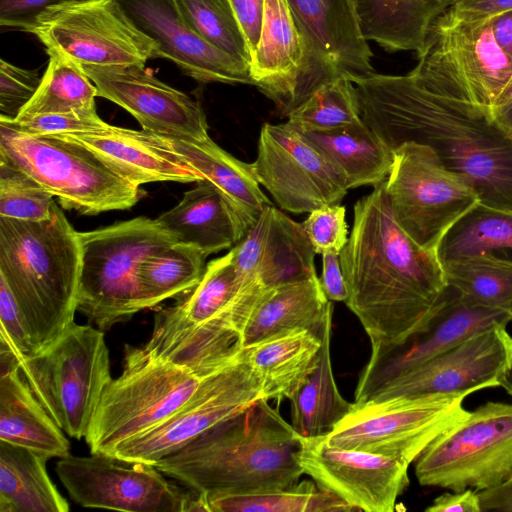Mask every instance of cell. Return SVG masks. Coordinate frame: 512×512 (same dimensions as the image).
Listing matches in <instances>:
<instances>
[{
  "label": "cell",
  "instance_id": "cell-1",
  "mask_svg": "<svg viewBox=\"0 0 512 512\" xmlns=\"http://www.w3.org/2000/svg\"><path fill=\"white\" fill-rule=\"evenodd\" d=\"M339 254L347 307L359 319L371 355L397 348L428 330L448 299L442 264L395 220L385 181L360 198Z\"/></svg>",
  "mask_w": 512,
  "mask_h": 512
},
{
  "label": "cell",
  "instance_id": "cell-2",
  "mask_svg": "<svg viewBox=\"0 0 512 512\" xmlns=\"http://www.w3.org/2000/svg\"><path fill=\"white\" fill-rule=\"evenodd\" d=\"M350 80L362 120L392 150L404 142L429 146L481 204L512 211V134L490 111L434 92L409 73Z\"/></svg>",
  "mask_w": 512,
  "mask_h": 512
},
{
  "label": "cell",
  "instance_id": "cell-3",
  "mask_svg": "<svg viewBox=\"0 0 512 512\" xmlns=\"http://www.w3.org/2000/svg\"><path fill=\"white\" fill-rule=\"evenodd\" d=\"M302 436L261 398L154 466L206 496L288 488L304 474Z\"/></svg>",
  "mask_w": 512,
  "mask_h": 512
},
{
  "label": "cell",
  "instance_id": "cell-4",
  "mask_svg": "<svg viewBox=\"0 0 512 512\" xmlns=\"http://www.w3.org/2000/svg\"><path fill=\"white\" fill-rule=\"evenodd\" d=\"M81 265L80 232L56 202L45 220L0 217V279L8 285L37 353L74 322Z\"/></svg>",
  "mask_w": 512,
  "mask_h": 512
},
{
  "label": "cell",
  "instance_id": "cell-5",
  "mask_svg": "<svg viewBox=\"0 0 512 512\" xmlns=\"http://www.w3.org/2000/svg\"><path fill=\"white\" fill-rule=\"evenodd\" d=\"M0 161L28 174L66 210L97 215L133 207L145 194L92 151L60 135H31L0 120Z\"/></svg>",
  "mask_w": 512,
  "mask_h": 512
},
{
  "label": "cell",
  "instance_id": "cell-6",
  "mask_svg": "<svg viewBox=\"0 0 512 512\" xmlns=\"http://www.w3.org/2000/svg\"><path fill=\"white\" fill-rule=\"evenodd\" d=\"M80 239L77 311L104 332L146 309L138 280L140 264L175 242L156 219L136 217L80 232Z\"/></svg>",
  "mask_w": 512,
  "mask_h": 512
},
{
  "label": "cell",
  "instance_id": "cell-7",
  "mask_svg": "<svg viewBox=\"0 0 512 512\" xmlns=\"http://www.w3.org/2000/svg\"><path fill=\"white\" fill-rule=\"evenodd\" d=\"M207 377L154 357L144 347L125 345L123 371L104 388L85 436L90 452L109 454L121 442L160 424Z\"/></svg>",
  "mask_w": 512,
  "mask_h": 512
},
{
  "label": "cell",
  "instance_id": "cell-8",
  "mask_svg": "<svg viewBox=\"0 0 512 512\" xmlns=\"http://www.w3.org/2000/svg\"><path fill=\"white\" fill-rule=\"evenodd\" d=\"M34 396L70 437L85 438L111 380L104 332L72 322L48 347L19 361Z\"/></svg>",
  "mask_w": 512,
  "mask_h": 512
},
{
  "label": "cell",
  "instance_id": "cell-9",
  "mask_svg": "<svg viewBox=\"0 0 512 512\" xmlns=\"http://www.w3.org/2000/svg\"><path fill=\"white\" fill-rule=\"evenodd\" d=\"M409 74L424 87L491 112L512 76L491 20H466L449 8L432 24Z\"/></svg>",
  "mask_w": 512,
  "mask_h": 512
},
{
  "label": "cell",
  "instance_id": "cell-10",
  "mask_svg": "<svg viewBox=\"0 0 512 512\" xmlns=\"http://www.w3.org/2000/svg\"><path fill=\"white\" fill-rule=\"evenodd\" d=\"M468 395L425 393L353 402L352 410L323 439L331 447L374 453L409 466L468 415L463 406Z\"/></svg>",
  "mask_w": 512,
  "mask_h": 512
},
{
  "label": "cell",
  "instance_id": "cell-11",
  "mask_svg": "<svg viewBox=\"0 0 512 512\" xmlns=\"http://www.w3.org/2000/svg\"><path fill=\"white\" fill-rule=\"evenodd\" d=\"M423 486L478 492L512 475V404L489 401L440 434L415 460Z\"/></svg>",
  "mask_w": 512,
  "mask_h": 512
},
{
  "label": "cell",
  "instance_id": "cell-12",
  "mask_svg": "<svg viewBox=\"0 0 512 512\" xmlns=\"http://www.w3.org/2000/svg\"><path fill=\"white\" fill-rule=\"evenodd\" d=\"M385 191L400 227L422 248L436 249L451 227L480 203L476 191L427 145L393 149Z\"/></svg>",
  "mask_w": 512,
  "mask_h": 512
},
{
  "label": "cell",
  "instance_id": "cell-13",
  "mask_svg": "<svg viewBox=\"0 0 512 512\" xmlns=\"http://www.w3.org/2000/svg\"><path fill=\"white\" fill-rule=\"evenodd\" d=\"M251 164L278 206L295 214L339 204L349 190L341 169L289 121L262 126Z\"/></svg>",
  "mask_w": 512,
  "mask_h": 512
},
{
  "label": "cell",
  "instance_id": "cell-14",
  "mask_svg": "<svg viewBox=\"0 0 512 512\" xmlns=\"http://www.w3.org/2000/svg\"><path fill=\"white\" fill-rule=\"evenodd\" d=\"M80 66H144L158 57L155 44L114 0H91L43 13L28 30Z\"/></svg>",
  "mask_w": 512,
  "mask_h": 512
},
{
  "label": "cell",
  "instance_id": "cell-15",
  "mask_svg": "<svg viewBox=\"0 0 512 512\" xmlns=\"http://www.w3.org/2000/svg\"><path fill=\"white\" fill-rule=\"evenodd\" d=\"M261 398L256 377L239 359L208 376L194 396L170 417L121 442L108 455L154 465Z\"/></svg>",
  "mask_w": 512,
  "mask_h": 512
},
{
  "label": "cell",
  "instance_id": "cell-16",
  "mask_svg": "<svg viewBox=\"0 0 512 512\" xmlns=\"http://www.w3.org/2000/svg\"><path fill=\"white\" fill-rule=\"evenodd\" d=\"M55 469L73 501L85 508L185 512L189 491L167 481L152 464L91 453L60 458Z\"/></svg>",
  "mask_w": 512,
  "mask_h": 512
},
{
  "label": "cell",
  "instance_id": "cell-17",
  "mask_svg": "<svg viewBox=\"0 0 512 512\" xmlns=\"http://www.w3.org/2000/svg\"><path fill=\"white\" fill-rule=\"evenodd\" d=\"M506 326L494 324L471 335L387 382L369 399L504 388L512 371V336Z\"/></svg>",
  "mask_w": 512,
  "mask_h": 512
},
{
  "label": "cell",
  "instance_id": "cell-18",
  "mask_svg": "<svg viewBox=\"0 0 512 512\" xmlns=\"http://www.w3.org/2000/svg\"><path fill=\"white\" fill-rule=\"evenodd\" d=\"M316 485L366 512H393L409 485L408 465L386 456L328 446L323 436L302 437L296 455Z\"/></svg>",
  "mask_w": 512,
  "mask_h": 512
},
{
  "label": "cell",
  "instance_id": "cell-19",
  "mask_svg": "<svg viewBox=\"0 0 512 512\" xmlns=\"http://www.w3.org/2000/svg\"><path fill=\"white\" fill-rule=\"evenodd\" d=\"M306 51V100L324 84L374 72L352 0H286ZM305 100V101H306Z\"/></svg>",
  "mask_w": 512,
  "mask_h": 512
},
{
  "label": "cell",
  "instance_id": "cell-20",
  "mask_svg": "<svg viewBox=\"0 0 512 512\" xmlns=\"http://www.w3.org/2000/svg\"><path fill=\"white\" fill-rule=\"evenodd\" d=\"M98 96L128 111L142 129L176 137H208L201 104L163 83L141 65L81 66Z\"/></svg>",
  "mask_w": 512,
  "mask_h": 512
},
{
  "label": "cell",
  "instance_id": "cell-21",
  "mask_svg": "<svg viewBox=\"0 0 512 512\" xmlns=\"http://www.w3.org/2000/svg\"><path fill=\"white\" fill-rule=\"evenodd\" d=\"M127 19L173 61L200 82L253 85L248 65L201 38L183 19L175 0H114Z\"/></svg>",
  "mask_w": 512,
  "mask_h": 512
},
{
  "label": "cell",
  "instance_id": "cell-22",
  "mask_svg": "<svg viewBox=\"0 0 512 512\" xmlns=\"http://www.w3.org/2000/svg\"><path fill=\"white\" fill-rule=\"evenodd\" d=\"M447 288V302L428 330L397 348L370 355L358 379L355 403L368 400L387 382L453 348L471 335L494 324L512 322L508 313L469 305L453 289Z\"/></svg>",
  "mask_w": 512,
  "mask_h": 512
},
{
  "label": "cell",
  "instance_id": "cell-23",
  "mask_svg": "<svg viewBox=\"0 0 512 512\" xmlns=\"http://www.w3.org/2000/svg\"><path fill=\"white\" fill-rule=\"evenodd\" d=\"M231 251L240 273L264 289L317 277L316 253L302 224L271 204Z\"/></svg>",
  "mask_w": 512,
  "mask_h": 512
},
{
  "label": "cell",
  "instance_id": "cell-24",
  "mask_svg": "<svg viewBox=\"0 0 512 512\" xmlns=\"http://www.w3.org/2000/svg\"><path fill=\"white\" fill-rule=\"evenodd\" d=\"M253 85L286 116L306 100V51L286 0H265L261 35L252 53Z\"/></svg>",
  "mask_w": 512,
  "mask_h": 512
},
{
  "label": "cell",
  "instance_id": "cell-25",
  "mask_svg": "<svg viewBox=\"0 0 512 512\" xmlns=\"http://www.w3.org/2000/svg\"><path fill=\"white\" fill-rule=\"evenodd\" d=\"M55 135L82 144L117 174L139 187L153 182L204 180L161 135L144 129L107 124L97 130Z\"/></svg>",
  "mask_w": 512,
  "mask_h": 512
},
{
  "label": "cell",
  "instance_id": "cell-26",
  "mask_svg": "<svg viewBox=\"0 0 512 512\" xmlns=\"http://www.w3.org/2000/svg\"><path fill=\"white\" fill-rule=\"evenodd\" d=\"M143 346L154 357L205 378L239 360L241 334L223 317L197 324L173 305L158 310Z\"/></svg>",
  "mask_w": 512,
  "mask_h": 512
},
{
  "label": "cell",
  "instance_id": "cell-27",
  "mask_svg": "<svg viewBox=\"0 0 512 512\" xmlns=\"http://www.w3.org/2000/svg\"><path fill=\"white\" fill-rule=\"evenodd\" d=\"M0 441L48 458L70 455V443L34 396L12 350L0 343Z\"/></svg>",
  "mask_w": 512,
  "mask_h": 512
},
{
  "label": "cell",
  "instance_id": "cell-28",
  "mask_svg": "<svg viewBox=\"0 0 512 512\" xmlns=\"http://www.w3.org/2000/svg\"><path fill=\"white\" fill-rule=\"evenodd\" d=\"M176 243L193 246L206 257L234 247L249 226L208 180H200L181 201L156 218Z\"/></svg>",
  "mask_w": 512,
  "mask_h": 512
},
{
  "label": "cell",
  "instance_id": "cell-29",
  "mask_svg": "<svg viewBox=\"0 0 512 512\" xmlns=\"http://www.w3.org/2000/svg\"><path fill=\"white\" fill-rule=\"evenodd\" d=\"M321 337L297 329L242 348L239 359L256 377L262 398L290 400L318 364Z\"/></svg>",
  "mask_w": 512,
  "mask_h": 512
},
{
  "label": "cell",
  "instance_id": "cell-30",
  "mask_svg": "<svg viewBox=\"0 0 512 512\" xmlns=\"http://www.w3.org/2000/svg\"><path fill=\"white\" fill-rule=\"evenodd\" d=\"M331 310L332 301L325 296L318 276L267 289L241 330L242 347L297 329L320 336Z\"/></svg>",
  "mask_w": 512,
  "mask_h": 512
},
{
  "label": "cell",
  "instance_id": "cell-31",
  "mask_svg": "<svg viewBox=\"0 0 512 512\" xmlns=\"http://www.w3.org/2000/svg\"><path fill=\"white\" fill-rule=\"evenodd\" d=\"M161 136L204 179L223 193L249 227L271 204L260 188L252 164L232 156L209 136L203 139Z\"/></svg>",
  "mask_w": 512,
  "mask_h": 512
},
{
  "label": "cell",
  "instance_id": "cell-32",
  "mask_svg": "<svg viewBox=\"0 0 512 512\" xmlns=\"http://www.w3.org/2000/svg\"><path fill=\"white\" fill-rule=\"evenodd\" d=\"M455 0H352L364 38L386 51L419 53L434 21Z\"/></svg>",
  "mask_w": 512,
  "mask_h": 512
},
{
  "label": "cell",
  "instance_id": "cell-33",
  "mask_svg": "<svg viewBox=\"0 0 512 512\" xmlns=\"http://www.w3.org/2000/svg\"><path fill=\"white\" fill-rule=\"evenodd\" d=\"M301 131L341 169L348 189L387 179L393 150L363 120L328 131Z\"/></svg>",
  "mask_w": 512,
  "mask_h": 512
},
{
  "label": "cell",
  "instance_id": "cell-34",
  "mask_svg": "<svg viewBox=\"0 0 512 512\" xmlns=\"http://www.w3.org/2000/svg\"><path fill=\"white\" fill-rule=\"evenodd\" d=\"M49 458L0 441V512H67L69 504L50 479Z\"/></svg>",
  "mask_w": 512,
  "mask_h": 512
},
{
  "label": "cell",
  "instance_id": "cell-35",
  "mask_svg": "<svg viewBox=\"0 0 512 512\" xmlns=\"http://www.w3.org/2000/svg\"><path fill=\"white\" fill-rule=\"evenodd\" d=\"M331 310L322 326L317 366L289 400L292 426L302 437L328 434L353 408L338 390L331 363Z\"/></svg>",
  "mask_w": 512,
  "mask_h": 512
},
{
  "label": "cell",
  "instance_id": "cell-36",
  "mask_svg": "<svg viewBox=\"0 0 512 512\" xmlns=\"http://www.w3.org/2000/svg\"><path fill=\"white\" fill-rule=\"evenodd\" d=\"M446 285L472 306L508 313L512 317V260L479 253L442 264Z\"/></svg>",
  "mask_w": 512,
  "mask_h": 512
},
{
  "label": "cell",
  "instance_id": "cell-37",
  "mask_svg": "<svg viewBox=\"0 0 512 512\" xmlns=\"http://www.w3.org/2000/svg\"><path fill=\"white\" fill-rule=\"evenodd\" d=\"M487 252L512 260V211L481 203L451 227L436 249L441 264Z\"/></svg>",
  "mask_w": 512,
  "mask_h": 512
},
{
  "label": "cell",
  "instance_id": "cell-38",
  "mask_svg": "<svg viewBox=\"0 0 512 512\" xmlns=\"http://www.w3.org/2000/svg\"><path fill=\"white\" fill-rule=\"evenodd\" d=\"M206 258L197 248L176 242L148 255L138 270L146 309L193 288L204 273Z\"/></svg>",
  "mask_w": 512,
  "mask_h": 512
},
{
  "label": "cell",
  "instance_id": "cell-39",
  "mask_svg": "<svg viewBox=\"0 0 512 512\" xmlns=\"http://www.w3.org/2000/svg\"><path fill=\"white\" fill-rule=\"evenodd\" d=\"M46 51L49 62L39 88L17 118L96 107L97 88L81 66L55 49Z\"/></svg>",
  "mask_w": 512,
  "mask_h": 512
},
{
  "label": "cell",
  "instance_id": "cell-40",
  "mask_svg": "<svg viewBox=\"0 0 512 512\" xmlns=\"http://www.w3.org/2000/svg\"><path fill=\"white\" fill-rule=\"evenodd\" d=\"M207 512H339L355 511L315 482L243 494L206 496Z\"/></svg>",
  "mask_w": 512,
  "mask_h": 512
},
{
  "label": "cell",
  "instance_id": "cell-41",
  "mask_svg": "<svg viewBox=\"0 0 512 512\" xmlns=\"http://www.w3.org/2000/svg\"><path fill=\"white\" fill-rule=\"evenodd\" d=\"M232 251L206 264L199 282L181 295L175 304L194 323L201 324L223 317L226 320L245 284Z\"/></svg>",
  "mask_w": 512,
  "mask_h": 512
},
{
  "label": "cell",
  "instance_id": "cell-42",
  "mask_svg": "<svg viewBox=\"0 0 512 512\" xmlns=\"http://www.w3.org/2000/svg\"><path fill=\"white\" fill-rule=\"evenodd\" d=\"M183 19L206 42L248 65L252 53L230 0H175Z\"/></svg>",
  "mask_w": 512,
  "mask_h": 512
},
{
  "label": "cell",
  "instance_id": "cell-43",
  "mask_svg": "<svg viewBox=\"0 0 512 512\" xmlns=\"http://www.w3.org/2000/svg\"><path fill=\"white\" fill-rule=\"evenodd\" d=\"M303 131H328L362 120L356 87L342 75L318 88L287 115Z\"/></svg>",
  "mask_w": 512,
  "mask_h": 512
},
{
  "label": "cell",
  "instance_id": "cell-44",
  "mask_svg": "<svg viewBox=\"0 0 512 512\" xmlns=\"http://www.w3.org/2000/svg\"><path fill=\"white\" fill-rule=\"evenodd\" d=\"M55 201L22 170L0 161V217L26 221L49 218Z\"/></svg>",
  "mask_w": 512,
  "mask_h": 512
},
{
  "label": "cell",
  "instance_id": "cell-45",
  "mask_svg": "<svg viewBox=\"0 0 512 512\" xmlns=\"http://www.w3.org/2000/svg\"><path fill=\"white\" fill-rule=\"evenodd\" d=\"M345 214L340 204L325 205L311 211L301 223L316 254H340L348 241Z\"/></svg>",
  "mask_w": 512,
  "mask_h": 512
},
{
  "label": "cell",
  "instance_id": "cell-46",
  "mask_svg": "<svg viewBox=\"0 0 512 512\" xmlns=\"http://www.w3.org/2000/svg\"><path fill=\"white\" fill-rule=\"evenodd\" d=\"M4 121L13 128L31 135H55L92 131L107 125L98 116L96 107L67 113L43 114Z\"/></svg>",
  "mask_w": 512,
  "mask_h": 512
},
{
  "label": "cell",
  "instance_id": "cell-47",
  "mask_svg": "<svg viewBox=\"0 0 512 512\" xmlns=\"http://www.w3.org/2000/svg\"><path fill=\"white\" fill-rule=\"evenodd\" d=\"M41 79L36 71L0 61V119L15 120L33 98Z\"/></svg>",
  "mask_w": 512,
  "mask_h": 512
},
{
  "label": "cell",
  "instance_id": "cell-48",
  "mask_svg": "<svg viewBox=\"0 0 512 512\" xmlns=\"http://www.w3.org/2000/svg\"><path fill=\"white\" fill-rule=\"evenodd\" d=\"M0 342L7 345L18 362L37 353L25 319L4 280L0 279Z\"/></svg>",
  "mask_w": 512,
  "mask_h": 512
},
{
  "label": "cell",
  "instance_id": "cell-49",
  "mask_svg": "<svg viewBox=\"0 0 512 512\" xmlns=\"http://www.w3.org/2000/svg\"><path fill=\"white\" fill-rule=\"evenodd\" d=\"M87 1L91 0H0V24L28 32L46 11Z\"/></svg>",
  "mask_w": 512,
  "mask_h": 512
},
{
  "label": "cell",
  "instance_id": "cell-50",
  "mask_svg": "<svg viewBox=\"0 0 512 512\" xmlns=\"http://www.w3.org/2000/svg\"><path fill=\"white\" fill-rule=\"evenodd\" d=\"M245 34L251 53L256 49L262 29L265 0H230Z\"/></svg>",
  "mask_w": 512,
  "mask_h": 512
},
{
  "label": "cell",
  "instance_id": "cell-51",
  "mask_svg": "<svg viewBox=\"0 0 512 512\" xmlns=\"http://www.w3.org/2000/svg\"><path fill=\"white\" fill-rule=\"evenodd\" d=\"M321 286L329 301L345 302L348 297L346 281L342 272L339 254H322Z\"/></svg>",
  "mask_w": 512,
  "mask_h": 512
},
{
  "label": "cell",
  "instance_id": "cell-52",
  "mask_svg": "<svg viewBox=\"0 0 512 512\" xmlns=\"http://www.w3.org/2000/svg\"><path fill=\"white\" fill-rule=\"evenodd\" d=\"M449 10L466 20L489 19L512 10V0H455Z\"/></svg>",
  "mask_w": 512,
  "mask_h": 512
},
{
  "label": "cell",
  "instance_id": "cell-53",
  "mask_svg": "<svg viewBox=\"0 0 512 512\" xmlns=\"http://www.w3.org/2000/svg\"><path fill=\"white\" fill-rule=\"evenodd\" d=\"M426 512H482L478 491H449L436 497Z\"/></svg>",
  "mask_w": 512,
  "mask_h": 512
},
{
  "label": "cell",
  "instance_id": "cell-54",
  "mask_svg": "<svg viewBox=\"0 0 512 512\" xmlns=\"http://www.w3.org/2000/svg\"><path fill=\"white\" fill-rule=\"evenodd\" d=\"M478 493L482 511L512 512V475L499 486Z\"/></svg>",
  "mask_w": 512,
  "mask_h": 512
},
{
  "label": "cell",
  "instance_id": "cell-55",
  "mask_svg": "<svg viewBox=\"0 0 512 512\" xmlns=\"http://www.w3.org/2000/svg\"><path fill=\"white\" fill-rule=\"evenodd\" d=\"M490 20L497 44L512 60V10L498 14Z\"/></svg>",
  "mask_w": 512,
  "mask_h": 512
},
{
  "label": "cell",
  "instance_id": "cell-56",
  "mask_svg": "<svg viewBox=\"0 0 512 512\" xmlns=\"http://www.w3.org/2000/svg\"><path fill=\"white\" fill-rule=\"evenodd\" d=\"M491 114L501 127L512 134V76L496 99Z\"/></svg>",
  "mask_w": 512,
  "mask_h": 512
},
{
  "label": "cell",
  "instance_id": "cell-57",
  "mask_svg": "<svg viewBox=\"0 0 512 512\" xmlns=\"http://www.w3.org/2000/svg\"><path fill=\"white\" fill-rule=\"evenodd\" d=\"M505 391L510 395L512 396V371H511V374L509 376V379H508V382L506 384V386L504 387Z\"/></svg>",
  "mask_w": 512,
  "mask_h": 512
}]
</instances>
